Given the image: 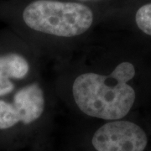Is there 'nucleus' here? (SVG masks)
Wrapping results in <instances>:
<instances>
[{"instance_id": "1", "label": "nucleus", "mask_w": 151, "mask_h": 151, "mask_svg": "<svg viewBox=\"0 0 151 151\" xmlns=\"http://www.w3.org/2000/svg\"><path fill=\"white\" fill-rule=\"evenodd\" d=\"M134 76V65L128 61L117 65L109 75L82 73L72 85L74 101L87 116L110 121L124 119L135 102V91L128 84Z\"/></svg>"}, {"instance_id": "2", "label": "nucleus", "mask_w": 151, "mask_h": 151, "mask_svg": "<svg viewBox=\"0 0 151 151\" xmlns=\"http://www.w3.org/2000/svg\"><path fill=\"white\" fill-rule=\"evenodd\" d=\"M22 19L35 31L72 38L92 27L94 15L88 6L79 2L35 0L23 9Z\"/></svg>"}, {"instance_id": "3", "label": "nucleus", "mask_w": 151, "mask_h": 151, "mask_svg": "<svg viewBox=\"0 0 151 151\" xmlns=\"http://www.w3.org/2000/svg\"><path fill=\"white\" fill-rule=\"evenodd\" d=\"M45 104L43 90L36 82L18 89L10 101L0 98V130L33 124L43 114Z\"/></svg>"}, {"instance_id": "4", "label": "nucleus", "mask_w": 151, "mask_h": 151, "mask_svg": "<svg viewBox=\"0 0 151 151\" xmlns=\"http://www.w3.org/2000/svg\"><path fill=\"white\" fill-rule=\"evenodd\" d=\"M96 151H144L148 144L145 132L126 120H114L101 126L92 139Z\"/></svg>"}, {"instance_id": "5", "label": "nucleus", "mask_w": 151, "mask_h": 151, "mask_svg": "<svg viewBox=\"0 0 151 151\" xmlns=\"http://www.w3.org/2000/svg\"><path fill=\"white\" fill-rule=\"evenodd\" d=\"M29 71L28 60L20 53H0V98L15 91V81L24 79Z\"/></svg>"}, {"instance_id": "6", "label": "nucleus", "mask_w": 151, "mask_h": 151, "mask_svg": "<svg viewBox=\"0 0 151 151\" xmlns=\"http://www.w3.org/2000/svg\"><path fill=\"white\" fill-rule=\"evenodd\" d=\"M137 26L146 35H151V3L141 6L135 14Z\"/></svg>"}, {"instance_id": "7", "label": "nucleus", "mask_w": 151, "mask_h": 151, "mask_svg": "<svg viewBox=\"0 0 151 151\" xmlns=\"http://www.w3.org/2000/svg\"><path fill=\"white\" fill-rule=\"evenodd\" d=\"M81 1H91V0H81Z\"/></svg>"}]
</instances>
